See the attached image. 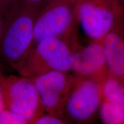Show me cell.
I'll use <instances>...</instances> for the list:
<instances>
[{"label":"cell","instance_id":"obj_1","mask_svg":"<svg viewBox=\"0 0 124 124\" xmlns=\"http://www.w3.org/2000/svg\"><path fill=\"white\" fill-rule=\"evenodd\" d=\"M72 53L69 41L50 38L34 45L16 67L18 75L33 78L52 71L72 70Z\"/></svg>","mask_w":124,"mask_h":124},{"label":"cell","instance_id":"obj_2","mask_svg":"<svg viewBox=\"0 0 124 124\" xmlns=\"http://www.w3.org/2000/svg\"><path fill=\"white\" fill-rule=\"evenodd\" d=\"M33 8L26 5L0 28V62L16 69L32 48L36 19Z\"/></svg>","mask_w":124,"mask_h":124},{"label":"cell","instance_id":"obj_3","mask_svg":"<svg viewBox=\"0 0 124 124\" xmlns=\"http://www.w3.org/2000/svg\"><path fill=\"white\" fill-rule=\"evenodd\" d=\"M77 24L91 41H102L124 19V5L113 0H77Z\"/></svg>","mask_w":124,"mask_h":124},{"label":"cell","instance_id":"obj_4","mask_svg":"<svg viewBox=\"0 0 124 124\" xmlns=\"http://www.w3.org/2000/svg\"><path fill=\"white\" fill-rule=\"evenodd\" d=\"M102 99L101 82L75 76L65 103L63 118L69 124L88 123L99 111Z\"/></svg>","mask_w":124,"mask_h":124},{"label":"cell","instance_id":"obj_5","mask_svg":"<svg viewBox=\"0 0 124 124\" xmlns=\"http://www.w3.org/2000/svg\"><path fill=\"white\" fill-rule=\"evenodd\" d=\"M74 0H52L34 24V40L32 47L43 39L63 38L69 41L77 24Z\"/></svg>","mask_w":124,"mask_h":124},{"label":"cell","instance_id":"obj_6","mask_svg":"<svg viewBox=\"0 0 124 124\" xmlns=\"http://www.w3.org/2000/svg\"><path fill=\"white\" fill-rule=\"evenodd\" d=\"M5 108L33 124L45 113L44 108L32 79L18 75L5 76L4 85Z\"/></svg>","mask_w":124,"mask_h":124},{"label":"cell","instance_id":"obj_7","mask_svg":"<svg viewBox=\"0 0 124 124\" xmlns=\"http://www.w3.org/2000/svg\"><path fill=\"white\" fill-rule=\"evenodd\" d=\"M32 79L45 113L63 118L66 100L75 76L70 72L52 71Z\"/></svg>","mask_w":124,"mask_h":124},{"label":"cell","instance_id":"obj_8","mask_svg":"<svg viewBox=\"0 0 124 124\" xmlns=\"http://www.w3.org/2000/svg\"><path fill=\"white\" fill-rule=\"evenodd\" d=\"M72 53L71 71L77 77L89 78L102 82L108 74L102 41H91L82 46L78 41L77 34L69 40Z\"/></svg>","mask_w":124,"mask_h":124},{"label":"cell","instance_id":"obj_9","mask_svg":"<svg viewBox=\"0 0 124 124\" xmlns=\"http://www.w3.org/2000/svg\"><path fill=\"white\" fill-rule=\"evenodd\" d=\"M102 43L108 74L124 81V19L107 34Z\"/></svg>","mask_w":124,"mask_h":124},{"label":"cell","instance_id":"obj_10","mask_svg":"<svg viewBox=\"0 0 124 124\" xmlns=\"http://www.w3.org/2000/svg\"><path fill=\"white\" fill-rule=\"evenodd\" d=\"M103 99L124 111V81L108 74L101 82Z\"/></svg>","mask_w":124,"mask_h":124},{"label":"cell","instance_id":"obj_11","mask_svg":"<svg viewBox=\"0 0 124 124\" xmlns=\"http://www.w3.org/2000/svg\"><path fill=\"white\" fill-rule=\"evenodd\" d=\"M98 112L103 124H124V111L105 99H102Z\"/></svg>","mask_w":124,"mask_h":124},{"label":"cell","instance_id":"obj_12","mask_svg":"<svg viewBox=\"0 0 124 124\" xmlns=\"http://www.w3.org/2000/svg\"><path fill=\"white\" fill-rule=\"evenodd\" d=\"M0 124H28L22 117L7 108L0 111Z\"/></svg>","mask_w":124,"mask_h":124},{"label":"cell","instance_id":"obj_13","mask_svg":"<svg viewBox=\"0 0 124 124\" xmlns=\"http://www.w3.org/2000/svg\"><path fill=\"white\" fill-rule=\"evenodd\" d=\"M69 124L63 118L53 114H43L33 122V124Z\"/></svg>","mask_w":124,"mask_h":124},{"label":"cell","instance_id":"obj_14","mask_svg":"<svg viewBox=\"0 0 124 124\" xmlns=\"http://www.w3.org/2000/svg\"><path fill=\"white\" fill-rule=\"evenodd\" d=\"M3 65L0 62V111L5 108L4 99V85L5 76L2 71Z\"/></svg>","mask_w":124,"mask_h":124},{"label":"cell","instance_id":"obj_15","mask_svg":"<svg viewBox=\"0 0 124 124\" xmlns=\"http://www.w3.org/2000/svg\"><path fill=\"white\" fill-rule=\"evenodd\" d=\"M43 0H25V1L27 6L31 8H33L32 6L35 5L40 4V2H41Z\"/></svg>","mask_w":124,"mask_h":124},{"label":"cell","instance_id":"obj_16","mask_svg":"<svg viewBox=\"0 0 124 124\" xmlns=\"http://www.w3.org/2000/svg\"><path fill=\"white\" fill-rule=\"evenodd\" d=\"M113 1H116V2H119L120 3V4H122L124 5V0H113Z\"/></svg>","mask_w":124,"mask_h":124},{"label":"cell","instance_id":"obj_17","mask_svg":"<svg viewBox=\"0 0 124 124\" xmlns=\"http://www.w3.org/2000/svg\"><path fill=\"white\" fill-rule=\"evenodd\" d=\"M9 1H13V0H9Z\"/></svg>","mask_w":124,"mask_h":124},{"label":"cell","instance_id":"obj_18","mask_svg":"<svg viewBox=\"0 0 124 124\" xmlns=\"http://www.w3.org/2000/svg\"><path fill=\"white\" fill-rule=\"evenodd\" d=\"M74 1H77V0H74Z\"/></svg>","mask_w":124,"mask_h":124}]
</instances>
